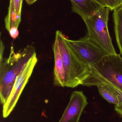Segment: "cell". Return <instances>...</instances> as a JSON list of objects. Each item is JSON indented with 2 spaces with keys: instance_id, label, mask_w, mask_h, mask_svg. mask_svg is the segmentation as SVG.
I'll return each instance as SVG.
<instances>
[{
  "instance_id": "5",
  "label": "cell",
  "mask_w": 122,
  "mask_h": 122,
  "mask_svg": "<svg viewBox=\"0 0 122 122\" xmlns=\"http://www.w3.org/2000/svg\"><path fill=\"white\" fill-rule=\"evenodd\" d=\"M67 41L81 61L88 67L97 63L108 54L87 35L79 40L67 39Z\"/></svg>"
},
{
  "instance_id": "3",
  "label": "cell",
  "mask_w": 122,
  "mask_h": 122,
  "mask_svg": "<svg viewBox=\"0 0 122 122\" xmlns=\"http://www.w3.org/2000/svg\"><path fill=\"white\" fill-rule=\"evenodd\" d=\"M90 76L82 85L96 86L101 82L112 84L122 91V57L118 54H107L89 66Z\"/></svg>"
},
{
  "instance_id": "7",
  "label": "cell",
  "mask_w": 122,
  "mask_h": 122,
  "mask_svg": "<svg viewBox=\"0 0 122 122\" xmlns=\"http://www.w3.org/2000/svg\"><path fill=\"white\" fill-rule=\"evenodd\" d=\"M87 104V98L82 91L73 92L67 107L58 122H79Z\"/></svg>"
},
{
  "instance_id": "4",
  "label": "cell",
  "mask_w": 122,
  "mask_h": 122,
  "mask_svg": "<svg viewBox=\"0 0 122 122\" xmlns=\"http://www.w3.org/2000/svg\"><path fill=\"white\" fill-rule=\"evenodd\" d=\"M110 9L101 7L94 14L83 19L91 40L108 54H117L109 33L108 21Z\"/></svg>"
},
{
  "instance_id": "11",
  "label": "cell",
  "mask_w": 122,
  "mask_h": 122,
  "mask_svg": "<svg viewBox=\"0 0 122 122\" xmlns=\"http://www.w3.org/2000/svg\"><path fill=\"white\" fill-rule=\"evenodd\" d=\"M96 86L100 94L104 99L115 106L119 104V100L117 95L112 89L104 84H99Z\"/></svg>"
},
{
  "instance_id": "10",
  "label": "cell",
  "mask_w": 122,
  "mask_h": 122,
  "mask_svg": "<svg viewBox=\"0 0 122 122\" xmlns=\"http://www.w3.org/2000/svg\"><path fill=\"white\" fill-rule=\"evenodd\" d=\"M113 19L115 38L122 56V5L114 10Z\"/></svg>"
},
{
  "instance_id": "13",
  "label": "cell",
  "mask_w": 122,
  "mask_h": 122,
  "mask_svg": "<svg viewBox=\"0 0 122 122\" xmlns=\"http://www.w3.org/2000/svg\"><path fill=\"white\" fill-rule=\"evenodd\" d=\"M99 84H104L106 85L110 88L112 89L117 94L119 99V103L117 105L115 106V109L117 113L122 116V91L114 85L109 82H100L97 84L96 86Z\"/></svg>"
},
{
  "instance_id": "9",
  "label": "cell",
  "mask_w": 122,
  "mask_h": 122,
  "mask_svg": "<svg viewBox=\"0 0 122 122\" xmlns=\"http://www.w3.org/2000/svg\"><path fill=\"white\" fill-rule=\"evenodd\" d=\"M53 49L54 58V84L56 86L64 87H65L64 69L58 43L56 39L53 46Z\"/></svg>"
},
{
  "instance_id": "8",
  "label": "cell",
  "mask_w": 122,
  "mask_h": 122,
  "mask_svg": "<svg viewBox=\"0 0 122 122\" xmlns=\"http://www.w3.org/2000/svg\"><path fill=\"white\" fill-rule=\"evenodd\" d=\"M72 11L83 19L94 14L101 6L95 0H70Z\"/></svg>"
},
{
  "instance_id": "6",
  "label": "cell",
  "mask_w": 122,
  "mask_h": 122,
  "mask_svg": "<svg viewBox=\"0 0 122 122\" xmlns=\"http://www.w3.org/2000/svg\"><path fill=\"white\" fill-rule=\"evenodd\" d=\"M37 61L38 59L36 55L28 62L25 68L16 79L10 96L6 102L3 105L2 114L4 118H7L15 108Z\"/></svg>"
},
{
  "instance_id": "14",
  "label": "cell",
  "mask_w": 122,
  "mask_h": 122,
  "mask_svg": "<svg viewBox=\"0 0 122 122\" xmlns=\"http://www.w3.org/2000/svg\"><path fill=\"white\" fill-rule=\"evenodd\" d=\"M101 7H106L113 10L122 5V0H95Z\"/></svg>"
},
{
  "instance_id": "2",
  "label": "cell",
  "mask_w": 122,
  "mask_h": 122,
  "mask_svg": "<svg viewBox=\"0 0 122 122\" xmlns=\"http://www.w3.org/2000/svg\"><path fill=\"white\" fill-rule=\"evenodd\" d=\"M55 39L58 43L64 65V86L74 88L82 85L89 76V67L81 61L61 31H57Z\"/></svg>"
},
{
  "instance_id": "17",
  "label": "cell",
  "mask_w": 122,
  "mask_h": 122,
  "mask_svg": "<svg viewBox=\"0 0 122 122\" xmlns=\"http://www.w3.org/2000/svg\"><path fill=\"white\" fill-rule=\"evenodd\" d=\"M37 0H26V2L28 5H32Z\"/></svg>"
},
{
  "instance_id": "1",
  "label": "cell",
  "mask_w": 122,
  "mask_h": 122,
  "mask_svg": "<svg viewBox=\"0 0 122 122\" xmlns=\"http://www.w3.org/2000/svg\"><path fill=\"white\" fill-rule=\"evenodd\" d=\"M4 46L0 43V97L4 105L8 99L15 80L26 66L28 62L36 55L35 48L28 45L22 50L15 52L11 46L9 56L3 58Z\"/></svg>"
},
{
  "instance_id": "16",
  "label": "cell",
  "mask_w": 122,
  "mask_h": 122,
  "mask_svg": "<svg viewBox=\"0 0 122 122\" xmlns=\"http://www.w3.org/2000/svg\"><path fill=\"white\" fill-rule=\"evenodd\" d=\"M8 32H9V34L11 37L13 39L16 38L18 37L19 34L18 28L15 27L11 28Z\"/></svg>"
},
{
  "instance_id": "12",
  "label": "cell",
  "mask_w": 122,
  "mask_h": 122,
  "mask_svg": "<svg viewBox=\"0 0 122 122\" xmlns=\"http://www.w3.org/2000/svg\"><path fill=\"white\" fill-rule=\"evenodd\" d=\"M21 14L16 12L14 8L9 6L8 13L5 18V26L9 31L12 27L18 28L20 24L21 19Z\"/></svg>"
},
{
  "instance_id": "15",
  "label": "cell",
  "mask_w": 122,
  "mask_h": 122,
  "mask_svg": "<svg viewBox=\"0 0 122 122\" xmlns=\"http://www.w3.org/2000/svg\"><path fill=\"white\" fill-rule=\"evenodd\" d=\"M23 0H10L9 6L14 8L16 12L21 14Z\"/></svg>"
}]
</instances>
